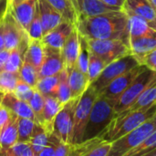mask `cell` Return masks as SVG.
<instances>
[{
  "label": "cell",
  "mask_w": 156,
  "mask_h": 156,
  "mask_svg": "<svg viewBox=\"0 0 156 156\" xmlns=\"http://www.w3.org/2000/svg\"><path fill=\"white\" fill-rule=\"evenodd\" d=\"M62 107L63 104L57 99L55 95L45 96V106L41 126L48 133H52L55 118Z\"/></svg>",
  "instance_id": "44dd1931"
},
{
  "label": "cell",
  "mask_w": 156,
  "mask_h": 156,
  "mask_svg": "<svg viewBox=\"0 0 156 156\" xmlns=\"http://www.w3.org/2000/svg\"><path fill=\"white\" fill-rule=\"evenodd\" d=\"M27 34H28L29 39H42V37L44 36L42 23L40 20L39 12H38V5L37 7L34 17L28 27Z\"/></svg>",
  "instance_id": "60d3db41"
},
{
  "label": "cell",
  "mask_w": 156,
  "mask_h": 156,
  "mask_svg": "<svg viewBox=\"0 0 156 156\" xmlns=\"http://www.w3.org/2000/svg\"><path fill=\"white\" fill-rule=\"evenodd\" d=\"M79 51H80V33L75 26L74 29L72 30L71 34L66 40L61 49L65 69L67 70H69L76 66Z\"/></svg>",
  "instance_id": "ac0fdd59"
},
{
  "label": "cell",
  "mask_w": 156,
  "mask_h": 156,
  "mask_svg": "<svg viewBox=\"0 0 156 156\" xmlns=\"http://www.w3.org/2000/svg\"><path fill=\"white\" fill-rule=\"evenodd\" d=\"M98 93L91 86H89L84 93L80 97L74 114V126H73V140L74 144L82 142L84 131L90 118V112L93 104L98 97Z\"/></svg>",
  "instance_id": "52a82bcc"
},
{
  "label": "cell",
  "mask_w": 156,
  "mask_h": 156,
  "mask_svg": "<svg viewBox=\"0 0 156 156\" xmlns=\"http://www.w3.org/2000/svg\"><path fill=\"white\" fill-rule=\"evenodd\" d=\"M156 130V114L124 136L112 142L109 156H126V154L144 142Z\"/></svg>",
  "instance_id": "277c9868"
},
{
  "label": "cell",
  "mask_w": 156,
  "mask_h": 156,
  "mask_svg": "<svg viewBox=\"0 0 156 156\" xmlns=\"http://www.w3.org/2000/svg\"><path fill=\"white\" fill-rule=\"evenodd\" d=\"M155 81V71L145 67L115 103L114 110L116 113H120L129 109L142 95V93Z\"/></svg>",
  "instance_id": "5b68a950"
},
{
  "label": "cell",
  "mask_w": 156,
  "mask_h": 156,
  "mask_svg": "<svg viewBox=\"0 0 156 156\" xmlns=\"http://www.w3.org/2000/svg\"><path fill=\"white\" fill-rule=\"evenodd\" d=\"M30 104L32 111L36 116L37 122L41 125L42 119H43V111L45 106V96H43L37 90H35L34 94L30 101H28Z\"/></svg>",
  "instance_id": "f35d334b"
},
{
  "label": "cell",
  "mask_w": 156,
  "mask_h": 156,
  "mask_svg": "<svg viewBox=\"0 0 156 156\" xmlns=\"http://www.w3.org/2000/svg\"><path fill=\"white\" fill-rule=\"evenodd\" d=\"M69 2L73 5V6L76 8V10L78 11L79 15H80V10H79V5H78V1L77 0H69Z\"/></svg>",
  "instance_id": "816d5d0a"
},
{
  "label": "cell",
  "mask_w": 156,
  "mask_h": 156,
  "mask_svg": "<svg viewBox=\"0 0 156 156\" xmlns=\"http://www.w3.org/2000/svg\"><path fill=\"white\" fill-rule=\"evenodd\" d=\"M28 46L27 44H23L12 50H10L8 59L6 61L5 70L11 71V72H18L21 65L24 61L25 52L27 50V48Z\"/></svg>",
  "instance_id": "f546056e"
},
{
  "label": "cell",
  "mask_w": 156,
  "mask_h": 156,
  "mask_svg": "<svg viewBox=\"0 0 156 156\" xmlns=\"http://www.w3.org/2000/svg\"><path fill=\"white\" fill-rule=\"evenodd\" d=\"M69 72V83L71 90V99L80 98L84 91L90 86L88 81V76L80 71L77 66L68 70Z\"/></svg>",
  "instance_id": "cb8c5ba5"
},
{
  "label": "cell",
  "mask_w": 156,
  "mask_h": 156,
  "mask_svg": "<svg viewBox=\"0 0 156 156\" xmlns=\"http://www.w3.org/2000/svg\"><path fill=\"white\" fill-rule=\"evenodd\" d=\"M17 121L18 116L13 113L12 118L5 127L0 137V156H2L3 153L15 144L18 139V129H17Z\"/></svg>",
  "instance_id": "484cf974"
},
{
  "label": "cell",
  "mask_w": 156,
  "mask_h": 156,
  "mask_svg": "<svg viewBox=\"0 0 156 156\" xmlns=\"http://www.w3.org/2000/svg\"><path fill=\"white\" fill-rule=\"evenodd\" d=\"M48 2L61 15L65 21L70 22L74 25L77 24L80 15L69 0H48Z\"/></svg>",
  "instance_id": "4316f807"
},
{
  "label": "cell",
  "mask_w": 156,
  "mask_h": 156,
  "mask_svg": "<svg viewBox=\"0 0 156 156\" xmlns=\"http://www.w3.org/2000/svg\"><path fill=\"white\" fill-rule=\"evenodd\" d=\"M2 105L9 109L13 113L21 118H27L37 122L36 116L32 111L30 104L27 101L18 99L13 92L4 94Z\"/></svg>",
  "instance_id": "d6986e66"
},
{
  "label": "cell",
  "mask_w": 156,
  "mask_h": 156,
  "mask_svg": "<svg viewBox=\"0 0 156 156\" xmlns=\"http://www.w3.org/2000/svg\"><path fill=\"white\" fill-rule=\"evenodd\" d=\"M90 55V49L88 45L87 39L80 34V51H79L76 66L80 71H82L86 75L88 73Z\"/></svg>",
  "instance_id": "e575fe53"
},
{
  "label": "cell",
  "mask_w": 156,
  "mask_h": 156,
  "mask_svg": "<svg viewBox=\"0 0 156 156\" xmlns=\"http://www.w3.org/2000/svg\"><path fill=\"white\" fill-rule=\"evenodd\" d=\"M65 69L61 49L46 46L44 61L38 70L39 78L59 74Z\"/></svg>",
  "instance_id": "4fadbf2b"
},
{
  "label": "cell",
  "mask_w": 156,
  "mask_h": 156,
  "mask_svg": "<svg viewBox=\"0 0 156 156\" xmlns=\"http://www.w3.org/2000/svg\"><path fill=\"white\" fill-rule=\"evenodd\" d=\"M18 72H11L3 70L0 72V92L4 94L12 93L16 90L18 82L20 81Z\"/></svg>",
  "instance_id": "1f68e13d"
},
{
  "label": "cell",
  "mask_w": 156,
  "mask_h": 156,
  "mask_svg": "<svg viewBox=\"0 0 156 156\" xmlns=\"http://www.w3.org/2000/svg\"><path fill=\"white\" fill-rule=\"evenodd\" d=\"M3 97H4V93L0 92V108L2 106V101H3Z\"/></svg>",
  "instance_id": "db71d44e"
},
{
  "label": "cell",
  "mask_w": 156,
  "mask_h": 156,
  "mask_svg": "<svg viewBox=\"0 0 156 156\" xmlns=\"http://www.w3.org/2000/svg\"><path fill=\"white\" fill-rule=\"evenodd\" d=\"M156 104V81L146 89L142 95L137 99V101L125 111H137V110H146Z\"/></svg>",
  "instance_id": "83f0119b"
},
{
  "label": "cell",
  "mask_w": 156,
  "mask_h": 156,
  "mask_svg": "<svg viewBox=\"0 0 156 156\" xmlns=\"http://www.w3.org/2000/svg\"><path fill=\"white\" fill-rule=\"evenodd\" d=\"M59 74L39 78L36 90H37L43 96H56L59 84Z\"/></svg>",
  "instance_id": "4dcf8cb0"
},
{
  "label": "cell",
  "mask_w": 156,
  "mask_h": 156,
  "mask_svg": "<svg viewBox=\"0 0 156 156\" xmlns=\"http://www.w3.org/2000/svg\"><path fill=\"white\" fill-rule=\"evenodd\" d=\"M36 89L32 88L30 85H28L27 83H26L25 81H23L22 80H20V81L18 82L16 90H14V94L20 100L25 101H29L30 99L32 98L34 91Z\"/></svg>",
  "instance_id": "b9f144b4"
},
{
  "label": "cell",
  "mask_w": 156,
  "mask_h": 156,
  "mask_svg": "<svg viewBox=\"0 0 156 156\" xmlns=\"http://www.w3.org/2000/svg\"><path fill=\"white\" fill-rule=\"evenodd\" d=\"M79 99H70L65 103L54 121L52 133L66 144H73L74 114Z\"/></svg>",
  "instance_id": "9c48e42d"
},
{
  "label": "cell",
  "mask_w": 156,
  "mask_h": 156,
  "mask_svg": "<svg viewBox=\"0 0 156 156\" xmlns=\"http://www.w3.org/2000/svg\"><path fill=\"white\" fill-rule=\"evenodd\" d=\"M12 115H13V112L9 109H7L4 105L1 106L0 108V137L3 132L5 131V127L9 123L12 118Z\"/></svg>",
  "instance_id": "ee69618b"
},
{
  "label": "cell",
  "mask_w": 156,
  "mask_h": 156,
  "mask_svg": "<svg viewBox=\"0 0 156 156\" xmlns=\"http://www.w3.org/2000/svg\"><path fill=\"white\" fill-rule=\"evenodd\" d=\"M101 1L103 2L104 4L108 5L117 7V8H120V9L123 8L124 3H125V0H101Z\"/></svg>",
  "instance_id": "bcb514c9"
},
{
  "label": "cell",
  "mask_w": 156,
  "mask_h": 156,
  "mask_svg": "<svg viewBox=\"0 0 156 156\" xmlns=\"http://www.w3.org/2000/svg\"><path fill=\"white\" fill-rule=\"evenodd\" d=\"M76 25L68 22L62 21L59 25L54 27L52 30L45 34L42 37V41L47 47H51L58 49H62L66 40L71 34Z\"/></svg>",
  "instance_id": "5bb4252c"
},
{
  "label": "cell",
  "mask_w": 156,
  "mask_h": 156,
  "mask_svg": "<svg viewBox=\"0 0 156 156\" xmlns=\"http://www.w3.org/2000/svg\"><path fill=\"white\" fill-rule=\"evenodd\" d=\"M9 53H10V50H8L6 48L0 50V72L5 70V67L6 61L8 59Z\"/></svg>",
  "instance_id": "f6af8a7d"
},
{
  "label": "cell",
  "mask_w": 156,
  "mask_h": 156,
  "mask_svg": "<svg viewBox=\"0 0 156 156\" xmlns=\"http://www.w3.org/2000/svg\"><path fill=\"white\" fill-rule=\"evenodd\" d=\"M38 156H55V148L51 144H48V145L39 153Z\"/></svg>",
  "instance_id": "7dc6e473"
},
{
  "label": "cell",
  "mask_w": 156,
  "mask_h": 156,
  "mask_svg": "<svg viewBox=\"0 0 156 156\" xmlns=\"http://www.w3.org/2000/svg\"><path fill=\"white\" fill-rule=\"evenodd\" d=\"M138 65L140 64L137 58L133 55L129 54L123 58L107 64L98 78L92 83H90V86H91L99 95L112 81Z\"/></svg>",
  "instance_id": "8992f818"
},
{
  "label": "cell",
  "mask_w": 156,
  "mask_h": 156,
  "mask_svg": "<svg viewBox=\"0 0 156 156\" xmlns=\"http://www.w3.org/2000/svg\"><path fill=\"white\" fill-rule=\"evenodd\" d=\"M114 105L115 103L113 101L101 95L97 97L84 131L82 142L102 136L112 121L117 115L114 110Z\"/></svg>",
  "instance_id": "3957f363"
},
{
  "label": "cell",
  "mask_w": 156,
  "mask_h": 156,
  "mask_svg": "<svg viewBox=\"0 0 156 156\" xmlns=\"http://www.w3.org/2000/svg\"><path fill=\"white\" fill-rule=\"evenodd\" d=\"M76 27L86 38L120 39L129 44L128 16L123 9L93 16H81Z\"/></svg>",
  "instance_id": "6da1fadb"
},
{
  "label": "cell",
  "mask_w": 156,
  "mask_h": 156,
  "mask_svg": "<svg viewBox=\"0 0 156 156\" xmlns=\"http://www.w3.org/2000/svg\"><path fill=\"white\" fill-rule=\"evenodd\" d=\"M25 0H8V5H15L18 3H21Z\"/></svg>",
  "instance_id": "f907efd6"
},
{
  "label": "cell",
  "mask_w": 156,
  "mask_h": 156,
  "mask_svg": "<svg viewBox=\"0 0 156 156\" xmlns=\"http://www.w3.org/2000/svg\"><path fill=\"white\" fill-rule=\"evenodd\" d=\"M149 2L152 4V5L154 6V8L155 9L156 11V0H149Z\"/></svg>",
  "instance_id": "f5cc1de1"
},
{
  "label": "cell",
  "mask_w": 156,
  "mask_h": 156,
  "mask_svg": "<svg viewBox=\"0 0 156 156\" xmlns=\"http://www.w3.org/2000/svg\"><path fill=\"white\" fill-rule=\"evenodd\" d=\"M107 64L96 54L91 52L90 50V61H89V67H88V81L89 84L92 83L98 76L101 74V72L103 70Z\"/></svg>",
  "instance_id": "74e56055"
},
{
  "label": "cell",
  "mask_w": 156,
  "mask_h": 156,
  "mask_svg": "<svg viewBox=\"0 0 156 156\" xmlns=\"http://www.w3.org/2000/svg\"><path fill=\"white\" fill-rule=\"evenodd\" d=\"M122 9L144 18L156 29V11L149 0H125Z\"/></svg>",
  "instance_id": "9a60e30c"
},
{
  "label": "cell",
  "mask_w": 156,
  "mask_h": 156,
  "mask_svg": "<svg viewBox=\"0 0 156 156\" xmlns=\"http://www.w3.org/2000/svg\"><path fill=\"white\" fill-rule=\"evenodd\" d=\"M144 68L145 67L143 65H138L131 69L130 70L126 71L125 73L122 74L117 79H115L113 81H112L99 95H101L106 99L116 103L119 98L132 84V82L136 79V77L144 69Z\"/></svg>",
  "instance_id": "8fae6325"
},
{
  "label": "cell",
  "mask_w": 156,
  "mask_h": 156,
  "mask_svg": "<svg viewBox=\"0 0 156 156\" xmlns=\"http://www.w3.org/2000/svg\"><path fill=\"white\" fill-rule=\"evenodd\" d=\"M18 73H19L20 79L23 81L30 85L32 88L36 89L37 81L39 80V72L36 67H34L31 63L24 59Z\"/></svg>",
  "instance_id": "d6a6232c"
},
{
  "label": "cell",
  "mask_w": 156,
  "mask_h": 156,
  "mask_svg": "<svg viewBox=\"0 0 156 156\" xmlns=\"http://www.w3.org/2000/svg\"><path fill=\"white\" fill-rule=\"evenodd\" d=\"M2 156H35L32 147L28 142H16L7 150H5Z\"/></svg>",
  "instance_id": "ab89813d"
},
{
  "label": "cell",
  "mask_w": 156,
  "mask_h": 156,
  "mask_svg": "<svg viewBox=\"0 0 156 156\" xmlns=\"http://www.w3.org/2000/svg\"><path fill=\"white\" fill-rule=\"evenodd\" d=\"M49 134L50 133L46 132V130L40 124H37L32 137L29 141V144L34 152V155L38 156L39 153L48 145Z\"/></svg>",
  "instance_id": "f1b7e54d"
},
{
  "label": "cell",
  "mask_w": 156,
  "mask_h": 156,
  "mask_svg": "<svg viewBox=\"0 0 156 156\" xmlns=\"http://www.w3.org/2000/svg\"><path fill=\"white\" fill-rule=\"evenodd\" d=\"M56 97L63 105L71 99V90L69 83V72L66 69H64L59 74V84Z\"/></svg>",
  "instance_id": "8d00e7d4"
},
{
  "label": "cell",
  "mask_w": 156,
  "mask_h": 156,
  "mask_svg": "<svg viewBox=\"0 0 156 156\" xmlns=\"http://www.w3.org/2000/svg\"><path fill=\"white\" fill-rule=\"evenodd\" d=\"M156 151V130L139 146L129 152L126 156H151Z\"/></svg>",
  "instance_id": "836d02e7"
},
{
  "label": "cell",
  "mask_w": 156,
  "mask_h": 156,
  "mask_svg": "<svg viewBox=\"0 0 156 156\" xmlns=\"http://www.w3.org/2000/svg\"><path fill=\"white\" fill-rule=\"evenodd\" d=\"M37 5L44 35L64 21L61 15L54 8L48 0H38Z\"/></svg>",
  "instance_id": "2e32d148"
},
{
  "label": "cell",
  "mask_w": 156,
  "mask_h": 156,
  "mask_svg": "<svg viewBox=\"0 0 156 156\" xmlns=\"http://www.w3.org/2000/svg\"><path fill=\"white\" fill-rule=\"evenodd\" d=\"M138 62L140 65H143L156 72V48L139 58Z\"/></svg>",
  "instance_id": "7bdbcfd3"
},
{
  "label": "cell",
  "mask_w": 156,
  "mask_h": 156,
  "mask_svg": "<svg viewBox=\"0 0 156 156\" xmlns=\"http://www.w3.org/2000/svg\"><path fill=\"white\" fill-rule=\"evenodd\" d=\"M155 114L156 104L146 110L123 111L117 113L101 137L107 141L114 142L145 122Z\"/></svg>",
  "instance_id": "7a4b0ae2"
},
{
  "label": "cell",
  "mask_w": 156,
  "mask_h": 156,
  "mask_svg": "<svg viewBox=\"0 0 156 156\" xmlns=\"http://www.w3.org/2000/svg\"><path fill=\"white\" fill-rule=\"evenodd\" d=\"M86 39L91 52L100 57L106 64L131 54L129 44L120 39Z\"/></svg>",
  "instance_id": "ba28073f"
},
{
  "label": "cell",
  "mask_w": 156,
  "mask_h": 156,
  "mask_svg": "<svg viewBox=\"0 0 156 156\" xmlns=\"http://www.w3.org/2000/svg\"><path fill=\"white\" fill-rule=\"evenodd\" d=\"M125 13L127 14L128 16L129 39L133 37L153 34L156 32V29L152 27L144 18L130 12H125Z\"/></svg>",
  "instance_id": "603a6c76"
},
{
  "label": "cell",
  "mask_w": 156,
  "mask_h": 156,
  "mask_svg": "<svg viewBox=\"0 0 156 156\" xmlns=\"http://www.w3.org/2000/svg\"><path fill=\"white\" fill-rule=\"evenodd\" d=\"M46 55V46L42 39H30L27 50L25 52L24 59L31 63L38 70L44 61Z\"/></svg>",
  "instance_id": "d4e9b609"
},
{
  "label": "cell",
  "mask_w": 156,
  "mask_h": 156,
  "mask_svg": "<svg viewBox=\"0 0 156 156\" xmlns=\"http://www.w3.org/2000/svg\"><path fill=\"white\" fill-rule=\"evenodd\" d=\"M80 10V17L93 16L112 11L122 10L117 7L108 5L101 0H77Z\"/></svg>",
  "instance_id": "7402d4cb"
},
{
  "label": "cell",
  "mask_w": 156,
  "mask_h": 156,
  "mask_svg": "<svg viewBox=\"0 0 156 156\" xmlns=\"http://www.w3.org/2000/svg\"><path fill=\"white\" fill-rule=\"evenodd\" d=\"M112 142L95 137L80 144H73L72 156H109Z\"/></svg>",
  "instance_id": "7c38bea8"
},
{
  "label": "cell",
  "mask_w": 156,
  "mask_h": 156,
  "mask_svg": "<svg viewBox=\"0 0 156 156\" xmlns=\"http://www.w3.org/2000/svg\"><path fill=\"white\" fill-rule=\"evenodd\" d=\"M8 7V0H0V20L5 16Z\"/></svg>",
  "instance_id": "c3c4849f"
},
{
  "label": "cell",
  "mask_w": 156,
  "mask_h": 156,
  "mask_svg": "<svg viewBox=\"0 0 156 156\" xmlns=\"http://www.w3.org/2000/svg\"><path fill=\"white\" fill-rule=\"evenodd\" d=\"M4 48H5V38H4V26H3V18H2L0 20V50Z\"/></svg>",
  "instance_id": "681fc988"
},
{
  "label": "cell",
  "mask_w": 156,
  "mask_h": 156,
  "mask_svg": "<svg viewBox=\"0 0 156 156\" xmlns=\"http://www.w3.org/2000/svg\"><path fill=\"white\" fill-rule=\"evenodd\" d=\"M5 48L12 50L23 44L29 43V37L25 28L15 18L9 8L3 17Z\"/></svg>",
  "instance_id": "30bf717a"
},
{
  "label": "cell",
  "mask_w": 156,
  "mask_h": 156,
  "mask_svg": "<svg viewBox=\"0 0 156 156\" xmlns=\"http://www.w3.org/2000/svg\"><path fill=\"white\" fill-rule=\"evenodd\" d=\"M37 122L27 118L18 117L17 129H18V139L17 142H28L30 141L34 130Z\"/></svg>",
  "instance_id": "d590c367"
},
{
  "label": "cell",
  "mask_w": 156,
  "mask_h": 156,
  "mask_svg": "<svg viewBox=\"0 0 156 156\" xmlns=\"http://www.w3.org/2000/svg\"><path fill=\"white\" fill-rule=\"evenodd\" d=\"M129 47L131 54L133 55L137 60L156 48V32L153 34L133 37L129 39Z\"/></svg>",
  "instance_id": "ffe728a7"
},
{
  "label": "cell",
  "mask_w": 156,
  "mask_h": 156,
  "mask_svg": "<svg viewBox=\"0 0 156 156\" xmlns=\"http://www.w3.org/2000/svg\"><path fill=\"white\" fill-rule=\"evenodd\" d=\"M37 1L38 0H25L15 5H8L9 10L27 32L36 13Z\"/></svg>",
  "instance_id": "e0dca14e"
}]
</instances>
